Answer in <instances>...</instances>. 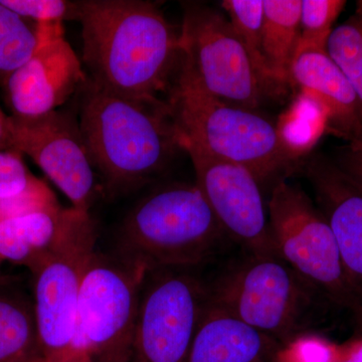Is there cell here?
Returning <instances> with one entry per match:
<instances>
[{"label":"cell","instance_id":"obj_21","mask_svg":"<svg viewBox=\"0 0 362 362\" xmlns=\"http://www.w3.org/2000/svg\"><path fill=\"white\" fill-rule=\"evenodd\" d=\"M223 13L230 21L252 65L268 93L281 90L263 51V0H223Z\"/></svg>","mask_w":362,"mask_h":362},{"label":"cell","instance_id":"obj_12","mask_svg":"<svg viewBox=\"0 0 362 362\" xmlns=\"http://www.w3.org/2000/svg\"><path fill=\"white\" fill-rule=\"evenodd\" d=\"M9 128L11 150L30 157L71 206L90 213L96 195L94 168L75 119L59 110L35 118L11 116Z\"/></svg>","mask_w":362,"mask_h":362},{"label":"cell","instance_id":"obj_4","mask_svg":"<svg viewBox=\"0 0 362 362\" xmlns=\"http://www.w3.org/2000/svg\"><path fill=\"white\" fill-rule=\"evenodd\" d=\"M226 235L194 185L159 188L126 216L120 258L154 269L192 268L211 258Z\"/></svg>","mask_w":362,"mask_h":362},{"label":"cell","instance_id":"obj_7","mask_svg":"<svg viewBox=\"0 0 362 362\" xmlns=\"http://www.w3.org/2000/svg\"><path fill=\"white\" fill-rule=\"evenodd\" d=\"M267 207L279 258L332 303L356 311L362 290L347 275L332 230L310 197L281 180L272 187Z\"/></svg>","mask_w":362,"mask_h":362},{"label":"cell","instance_id":"obj_9","mask_svg":"<svg viewBox=\"0 0 362 362\" xmlns=\"http://www.w3.org/2000/svg\"><path fill=\"white\" fill-rule=\"evenodd\" d=\"M180 59L195 80L221 101L259 110L266 95L244 45L223 11L183 4Z\"/></svg>","mask_w":362,"mask_h":362},{"label":"cell","instance_id":"obj_33","mask_svg":"<svg viewBox=\"0 0 362 362\" xmlns=\"http://www.w3.org/2000/svg\"><path fill=\"white\" fill-rule=\"evenodd\" d=\"M4 259L1 258V256H0V277H1V266L2 263H4Z\"/></svg>","mask_w":362,"mask_h":362},{"label":"cell","instance_id":"obj_30","mask_svg":"<svg viewBox=\"0 0 362 362\" xmlns=\"http://www.w3.org/2000/svg\"><path fill=\"white\" fill-rule=\"evenodd\" d=\"M337 362H362V332L338 344Z\"/></svg>","mask_w":362,"mask_h":362},{"label":"cell","instance_id":"obj_19","mask_svg":"<svg viewBox=\"0 0 362 362\" xmlns=\"http://www.w3.org/2000/svg\"><path fill=\"white\" fill-rule=\"evenodd\" d=\"M40 356L33 302L0 285V362H33Z\"/></svg>","mask_w":362,"mask_h":362},{"label":"cell","instance_id":"obj_18","mask_svg":"<svg viewBox=\"0 0 362 362\" xmlns=\"http://www.w3.org/2000/svg\"><path fill=\"white\" fill-rule=\"evenodd\" d=\"M302 0H263V51L281 89L292 85Z\"/></svg>","mask_w":362,"mask_h":362},{"label":"cell","instance_id":"obj_27","mask_svg":"<svg viewBox=\"0 0 362 362\" xmlns=\"http://www.w3.org/2000/svg\"><path fill=\"white\" fill-rule=\"evenodd\" d=\"M0 2L21 18L37 23L75 21L77 14V2L63 0H0Z\"/></svg>","mask_w":362,"mask_h":362},{"label":"cell","instance_id":"obj_20","mask_svg":"<svg viewBox=\"0 0 362 362\" xmlns=\"http://www.w3.org/2000/svg\"><path fill=\"white\" fill-rule=\"evenodd\" d=\"M328 117L320 105L299 93L289 108L276 121L278 135L293 160L303 166L324 133Z\"/></svg>","mask_w":362,"mask_h":362},{"label":"cell","instance_id":"obj_13","mask_svg":"<svg viewBox=\"0 0 362 362\" xmlns=\"http://www.w3.org/2000/svg\"><path fill=\"white\" fill-rule=\"evenodd\" d=\"M37 49L6 76L7 100L14 117L35 118L58 110L87 76L64 35L63 23H37Z\"/></svg>","mask_w":362,"mask_h":362},{"label":"cell","instance_id":"obj_23","mask_svg":"<svg viewBox=\"0 0 362 362\" xmlns=\"http://www.w3.org/2000/svg\"><path fill=\"white\" fill-rule=\"evenodd\" d=\"M37 28L0 2V75L8 76L37 49Z\"/></svg>","mask_w":362,"mask_h":362},{"label":"cell","instance_id":"obj_17","mask_svg":"<svg viewBox=\"0 0 362 362\" xmlns=\"http://www.w3.org/2000/svg\"><path fill=\"white\" fill-rule=\"evenodd\" d=\"M78 211L75 207L63 209L59 204L1 221L0 256L32 270L58 244Z\"/></svg>","mask_w":362,"mask_h":362},{"label":"cell","instance_id":"obj_2","mask_svg":"<svg viewBox=\"0 0 362 362\" xmlns=\"http://www.w3.org/2000/svg\"><path fill=\"white\" fill-rule=\"evenodd\" d=\"M78 128L93 168L115 192L153 180L183 151L165 100L123 96L90 78Z\"/></svg>","mask_w":362,"mask_h":362},{"label":"cell","instance_id":"obj_31","mask_svg":"<svg viewBox=\"0 0 362 362\" xmlns=\"http://www.w3.org/2000/svg\"><path fill=\"white\" fill-rule=\"evenodd\" d=\"M0 150H11L9 117L0 108Z\"/></svg>","mask_w":362,"mask_h":362},{"label":"cell","instance_id":"obj_15","mask_svg":"<svg viewBox=\"0 0 362 362\" xmlns=\"http://www.w3.org/2000/svg\"><path fill=\"white\" fill-rule=\"evenodd\" d=\"M291 83L322 107L328 117L327 132L352 141L362 129V105L356 90L327 52L298 54Z\"/></svg>","mask_w":362,"mask_h":362},{"label":"cell","instance_id":"obj_16","mask_svg":"<svg viewBox=\"0 0 362 362\" xmlns=\"http://www.w3.org/2000/svg\"><path fill=\"white\" fill-rule=\"evenodd\" d=\"M280 345L221 311L207 298L187 362H271Z\"/></svg>","mask_w":362,"mask_h":362},{"label":"cell","instance_id":"obj_14","mask_svg":"<svg viewBox=\"0 0 362 362\" xmlns=\"http://www.w3.org/2000/svg\"><path fill=\"white\" fill-rule=\"evenodd\" d=\"M302 168L313 187L316 206L337 240L347 275L362 290V187L321 153L306 158Z\"/></svg>","mask_w":362,"mask_h":362},{"label":"cell","instance_id":"obj_28","mask_svg":"<svg viewBox=\"0 0 362 362\" xmlns=\"http://www.w3.org/2000/svg\"><path fill=\"white\" fill-rule=\"evenodd\" d=\"M33 176L21 153L14 150H0V199L18 194Z\"/></svg>","mask_w":362,"mask_h":362},{"label":"cell","instance_id":"obj_22","mask_svg":"<svg viewBox=\"0 0 362 362\" xmlns=\"http://www.w3.org/2000/svg\"><path fill=\"white\" fill-rule=\"evenodd\" d=\"M327 52L356 90L362 105V1L331 33Z\"/></svg>","mask_w":362,"mask_h":362},{"label":"cell","instance_id":"obj_24","mask_svg":"<svg viewBox=\"0 0 362 362\" xmlns=\"http://www.w3.org/2000/svg\"><path fill=\"white\" fill-rule=\"evenodd\" d=\"M345 6L343 0H302L296 56L308 51L327 52L333 25Z\"/></svg>","mask_w":362,"mask_h":362},{"label":"cell","instance_id":"obj_10","mask_svg":"<svg viewBox=\"0 0 362 362\" xmlns=\"http://www.w3.org/2000/svg\"><path fill=\"white\" fill-rule=\"evenodd\" d=\"M209 287L187 269H154L143 282L131 362H187Z\"/></svg>","mask_w":362,"mask_h":362},{"label":"cell","instance_id":"obj_8","mask_svg":"<svg viewBox=\"0 0 362 362\" xmlns=\"http://www.w3.org/2000/svg\"><path fill=\"white\" fill-rule=\"evenodd\" d=\"M148 269L95 255L81 289L78 342L89 362H131L138 307Z\"/></svg>","mask_w":362,"mask_h":362},{"label":"cell","instance_id":"obj_34","mask_svg":"<svg viewBox=\"0 0 362 362\" xmlns=\"http://www.w3.org/2000/svg\"><path fill=\"white\" fill-rule=\"evenodd\" d=\"M6 278L0 277V285L2 284V283L6 282Z\"/></svg>","mask_w":362,"mask_h":362},{"label":"cell","instance_id":"obj_26","mask_svg":"<svg viewBox=\"0 0 362 362\" xmlns=\"http://www.w3.org/2000/svg\"><path fill=\"white\" fill-rule=\"evenodd\" d=\"M58 206L56 194L49 185L33 176L28 185L18 194L0 199V223Z\"/></svg>","mask_w":362,"mask_h":362},{"label":"cell","instance_id":"obj_29","mask_svg":"<svg viewBox=\"0 0 362 362\" xmlns=\"http://www.w3.org/2000/svg\"><path fill=\"white\" fill-rule=\"evenodd\" d=\"M332 159L347 177L362 187V129L352 141L337 150Z\"/></svg>","mask_w":362,"mask_h":362},{"label":"cell","instance_id":"obj_1","mask_svg":"<svg viewBox=\"0 0 362 362\" xmlns=\"http://www.w3.org/2000/svg\"><path fill=\"white\" fill-rule=\"evenodd\" d=\"M83 61L90 80L140 99H160L180 62V33L156 4L139 0L77 2Z\"/></svg>","mask_w":362,"mask_h":362},{"label":"cell","instance_id":"obj_5","mask_svg":"<svg viewBox=\"0 0 362 362\" xmlns=\"http://www.w3.org/2000/svg\"><path fill=\"white\" fill-rule=\"evenodd\" d=\"M318 290L279 257L250 255L209 287V300L281 344L306 332Z\"/></svg>","mask_w":362,"mask_h":362},{"label":"cell","instance_id":"obj_3","mask_svg":"<svg viewBox=\"0 0 362 362\" xmlns=\"http://www.w3.org/2000/svg\"><path fill=\"white\" fill-rule=\"evenodd\" d=\"M182 150L190 147L247 168L259 185H276L300 168L275 121L209 94L180 62L165 100Z\"/></svg>","mask_w":362,"mask_h":362},{"label":"cell","instance_id":"obj_32","mask_svg":"<svg viewBox=\"0 0 362 362\" xmlns=\"http://www.w3.org/2000/svg\"><path fill=\"white\" fill-rule=\"evenodd\" d=\"M354 313V329L356 333L362 332V303L359 305L358 308Z\"/></svg>","mask_w":362,"mask_h":362},{"label":"cell","instance_id":"obj_25","mask_svg":"<svg viewBox=\"0 0 362 362\" xmlns=\"http://www.w3.org/2000/svg\"><path fill=\"white\" fill-rule=\"evenodd\" d=\"M337 346L328 338L306 331L281 344L271 362H337Z\"/></svg>","mask_w":362,"mask_h":362},{"label":"cell","instance_id":"obj_6","mask_svg":"<svg viewBox=\"0 0 362 362\" xmlns=\"http://www.w3.org/2000/svg\"><path fill=\"white\" fill-rule=\"evenodd\" d=\"M96 223L78 211L58 244L30 272L35 321L45 362H89L78 346L81 289L96 255Z\"/></svg>","mask_w":362,"mask_h":362},{"label":"cell","instance_id":"obj_11","mask_svg":"<svg viewBox=\"0 0 362 362\" xmlns=\"http://www.w3.org/2000/svg\"><path fill=\"white\" fill-rule=\"evenodd\" d=\"M195 185L204 195L226 237L249 255L279 257L272 239L268 207L255 176L237 163L221 160L187 147Z\"/></svg>","mask_w":362,"mask_h":362}]
</instances>
